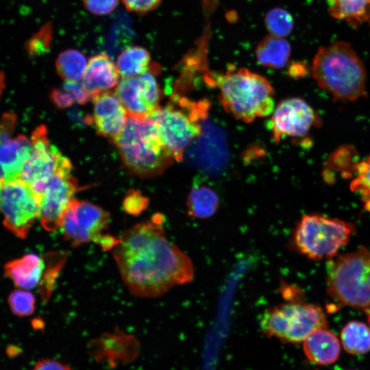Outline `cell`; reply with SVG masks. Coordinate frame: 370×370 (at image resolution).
Listing matches in <instances>:
<instances>
[{"mask_svg": "<svg viewBox=\"0 0 370 370\" xmlns=\"http://www.w3.org/2000/svg\"><path fill=\"white\" fill-rule=\"evenodd\" d=\"M291 45L284 38L269 34L257 45L256 57L263 66L270 69H280L288 61Z\"/></svg>", "mask_w": 370, "mask_h": 370, "instance_id": "cell-20", "label": "cell"}, {"mask_svg": "<svg viewBox=\"0 0 370 370\" xmlns=\"http://www.w3.org/2000/svg\"><path fill=\"white\" fill-rule=\"evenodd\" d=\"M330 14L343 20L354 27L368 21L370 0H327Z\"/></svg>", "mask_w": 370, "mask_h": 370, "instance_id": "cell-21", "label": "cell"}, {"mask_svg": "<svg viewBox=\"0 0 370 370\" xmlns=\"http://www.w3.org/2000/svg\"><path fill=\"white\" fill-rule=\"evenodd\" d=\"M367 314H368V322H369V324L370 325V308L369 310H367Z\"/></svg>", "mask_w": 370, "mask_h": 370, "instance_id": "cell-37", "label": "cell"}, {"mask_svg": "<svg viewBox=\"0 0 370 370\" xmlns=\"http://www.w3.org/2000/svg\"><path fill=\"white\" fill-rule=\"evenodd\" d=\"M44 267L42 258L36 254H28L8 262L4 270L16 286L29 289L39 284Z\"/></svg>", "mask_w": 370, "mask_h": 370, "instance_id": "cell-19", "label": "cell"}, {"mask_svg": "<svg viewBox=\"0 0 370 370\" xmlns=\"http://www.w3.org/2000/svg\"><path fill=\"white\" fill-rule=\"evenodd\" d=\"M32 370H72L66 363L49 358H42L37 361Z\"/></svg>", "mask_w": 370, "mask_h": 370, "instance_id": "cell-35", "label": "cell"}, {"mask_svg": "<svg viewBox=\"0 0 370 370\" xmlns=\"http://www.w3.org/2000/svg\"><path fill=\"white\" fill-rule=\"evenodd\" d=\"M112 250L124 283L136 296L158 297L193 280V264L167 240L161 214L125 231Z\"/></svg>", "mask_w": 370, "mask_h": 370, "instance_id": "cell-1", "label": "cell"}, {"mask_svg": "<svg viewBox=\"0 0 370 370\" xmlns=\"http://www.w3.org/2000/svg\"><path fill=\"white\" fill-rule=\"evenodd\" d=\"M336 370H341V369H340L337 368V369H336Z\"/></svg>", "mask_w": 370, "mask_h": 370, "instance_id": "cell-39", "label": "cell"}, {"mask_svg": "<svg viewBox=\"0 0 370 370\" xmlns=\"http://www.w3.org/2000/svg\"><path fill=\"white\" fill-rule=\"evenodd\" d=\"M116 65L106 53L90 58L83 77V85L87 92L93 97L114 87L119 81Z\"/></svg>", "mask_w": 370, "mask_h": 370, "instance_id": "cell-17", "label": "cell"}, {"mask_svg": "<svg viewBox=\"0 0 370 370\" xmlns=\"http://www.w3.org/2000/svg\"><path fill=\"white\" fill-rule=\"evenodd\" d=\"M128 11L138 14H145L156 9L161 3V0H122Z\"/></svg>", "mask_w": 370, "mask_h": 370, "instance_id": "cell-32", "label": "cell"}, {"mask_svg": "<svg viewBox=\"0 0 370 370\" xmlns=\"http://www.w3.org/2000/svg\"><path fill=\"white\" fill-rule=\"evenodd\" d=\"M109 219L110 214L101 207L74 199L63 216L60 228L65 239L74 246L94 242L109 250L119 241V238L104 233Z\"/></svg>", "mask_w": 370, "mask_h": 370, "instance_id": "cell-8", "label": "cell"}, {"mask_svg": "<svg viewBox=\"0 0 370 370\" xmlns=\"http://www.w3.org/2000/svg\"><path fill=\"white\" fill-rule=\"evenodd\" d=\"M86 10L97 16L110 14L119 5V0H82Z\"/></svg>", "mask_w": 370, "mask_h": 370, "instance_id": "cell-30", "label": "cell"}, {"mask_svg": "<svg viewBox=\"0 0 370 370\" xmlns=\"http://www.w3.org/2000/svg\"><path fill=\"white\" fill-rule=\"evenodd\" d=\"M40 198L20 179L0 187V212L3 225L15 236L25 238L39 213Z\"/></svg>", "mask_w": 370, "mask_h": 370, "instance_id": "cell-10", "label": "cell"}, {"mask_svg": "<svg viewBox=\"0 0 370 370\" xmlns=\"http://www.w3.org/2000/svg\"><path fill=\"white\" fill-rule=\"evenodd\" d=\"M112 140L125 166L139 177L158 175L174 160L163 144L158 127L151 116H127L124 129Z\"/></svg>", "mask_w": 370, "mask_h": 370, "instance_id": "cell-4", "label": "cell"}, {"mask_svg": "<svg viewBox=\"0 0 370 370\" xmlns=\"http://www.w3.org/2000/svg\"><path fill=\"white\" fill-rule=\"evenodd\" d=\"M209 81L218 88L224 109L246 123L272 114L274 90L264 77L245 68L224 73H208Z\"/></svg>", "mask_w": 370, "mask_h": 370, "instance_id": "cell-3", "label": "cell"}, {"mask_svg": "<svg viewBox=\"0 0 370 370\" xmlns=\"http://www.w3.org/2000/svg\"><path fill=\"white\" fill-rule=\"evenodd\" d=\"M149 201L138 190H132L125 196L123 200V208L130 214L137 215L146 209Z\"/></svg>", "mask_w": 370, "mask_h": 370, "instance_id": "cell-29", "label": "cell"}, {"mask_svg": "<svg viewBox=\"0 0 370 370\" xmlns=\"http://www.w3.org/2000/svg\"><path fill=\"white\" fill-rule=\"evenodd\" d=\"M31 145L19 179L32 188L46 182L60 170L72 166L70 160L49 143L45 125H40L33 132Z\"/></svg>", "mask_w": 370, "mask_h": 370, "instance_id": "cell-12", "label": "cell"}, {"mask_svg": "<svg viewBox=\"0 0 370 370\" xmlns=\"http://www.w3.org/2000/svg\"><path fill=\"white\" fill-rule=\"evenodd\" d=\"M271 114V130L275 142L285 136L303 137L312 127L319 124L312 107L299 97L281 101Z\"/></svg>", "mask_w": 370, "mask_h": 370, "instance_id": "cell-14", "label": "cell"}, {"mask_svg": "<svg viewBox=\"0 0 370 370\" xmlns=\"http://www.w3.org/2000/svg\"><path fill=\"white\" fill-rule=\"evenodd\" d=\"M35 302L34 296L27 291H14L8 297V304L12 311L20 317L32 314L35 309Z\"/></svg>", "mask_w": 370, "mask_h": 370, "instance_id": "cell-28", "label": "cell"}, {"mask_svg": "<svg viewBox=\"0 0 370 370\" xmlns=\"http://www.w3.org/2000/svg\"><path fill=\"white\" fill-rule=\"evenodd\" d=\"M312 72L318 86L336 101H354L367 95L365 66L344 41L319 48L312 61Z\"/></svg>", "mask_w": 370, "mask_h": 370, "instance_id": "cell-2", "label": "cell"}, {"mask_svg": "<svg viewBox=\"0 0 370 370\" xmlns=\"http://www.w3.org/2000/svg\"><path fill=\"white\" fill-rule=\"evenodd\" d=\"M191 105L186 99L174 98L150 115L163 144L177 161L182 160L185 149L201 132L198 116L191 110Z\"/></svg>", "mask_w": 370, "mask_h": 370, "instance_id": "cell-9", "label": "cell"}, {"mask_svg": "<svg viewBox=\"0 0 370 370\" xmlns=\"http://www.w3.org/2000/svg\"><path fill=\"white\" fill-rule=\"evenodd\" d=\"M115 94L127 114L137 118L150 116L159 107L161 98V91L150 68L139 75L123 78L118 84Z\"/></svg>", "mask_w": 370, "mask_h": 370, "instance_id": "cell-13", "label": "cell"}, {"mask_svg": "<svg viewBox=\"0 0 370 370\" xmlns=\"http://www.w3.org/2000/svg\"><path fill=\"white\" fill-rule=\"evenodd\" d=\"M357 175L350 184L351 190L358 193L365 203V208L370 211V157L356 166Z\"/></svg>", "mask_w": 370, "mask_h": 370, "instance_id": "cell-27", "label": "cell"}, {"mask_svg": "<svg viewBox=\"0 0 370 370\" xmlns=\"http://www.w3.org/2000/svg\"><path fill=\"white\" fill-rule=\"evenodd\" d=\"M264 25L269 34L285 38L291 33L294 20L287 10L282 8H274L266 14Z\"/></svg>", "mask_w": 370, "mask_h": 370, "instance_id": "cell-26", "label": "cell"}, {"mask_svg": "<svg viewBox=\"0 0 370 370\" xmlns=\"http://www.w3.org/2000/svg\"><path fill=\"white\" fill-rule=\"evenodd\" d=\"M260 325L269 337L283 343H298L314 331L326 328L328 322L319 306L294 301L266 310L261 315Z\"/></svg>", "mask_w": 370, "mask_h": 370, "instance_id": "cell-6", "label": "cell"}, {"mask_svg": "<svg viewBox=\"0 0 370 370\" xmlns=\"http://www.w3.org/2000/svg\"><path fill=\"white\" fill-rule=\"evenodd\" d=\"M86 66V59L83 53L73 49L62 51L56 61L58 74L66 81L83 79Z\"/></svg>", "mask_w": 370, "mask_h": 370, "instance_id": "cell-25", "label": "cell"}, {"mask_svg": "<svg viewBox=\"0 0 370 370\" xmlns=\"http://www.w3.org/2000/svg\"><path fill=\"white\" fill-rule=\"evenodd\" d=\"M150 54L139 46L129 47L118 56L116 67L119 74L124 78L139 75L149 69Z\"/></svg>", "mask_w": 370, "mask_h": 370, "instance_id": "cell-23", "label": "cell"}, {"mask_svg": "<svg viewBox=\"0 0 370 370\" xmlns=\"http://www.w3.org/2000/svg\"><path fill=\"white\" fill-rule=\"evenodd\" d=\"M327 292L354 308H370V250L365 247L338 256L329 267Z\"/></svg>", "mask_w": 370, "mask_h": 370, "instance_id": "cell-5", "label": "cell"}, {"mask_svg": "<svg viewBox=\"0 0 370 370\" xmlns=\"http://www.w3.org/2000/svg\"><path fill=\"white\" fill-rule=\"evenodd\" d=\"M52 102L59 108L64 109L73 104L75 101L71 94L66 90L53 88L50 94Z\"/></svg>", "mask_w": 370, "mask_h": 370, "instance_id": "cell-34", "label": "cell"}, {"mask_svg": "<svg viewBox=\"0 0 370 370\" xmlns=\"http://www.w3.org/2000/svg\"><path fill=\"white\" fill-rule=\"evenodd\" d=\"M341 338L345 351L352 354H363L370 350V330L363 323L352 321L341 330Z\"/></svg>", "mask_w": 370, "mask_h": 370, "instance_id": "cell-24", "label": "cell"}, {"mask_svg": "<svg viewBox=\"0 0 370 370\" xmlns=\"http://www.w3.org/2000/svg\"><path fill=\"white\" fill-rule=\"evenodd\" d=\"M51 38V27L46 25L32 38L29 42V53L32 55H38L45 51L49 47Z\"/></svg>", "mask_w": 370, "mask_h": 370, "instance_id": "cell-31", "label": "cell"}, {"mask_svg": "<svg viewBox=\"0 0 370 370\" xmlns=\"http://www.w3.org/2000/svg\"><path fill=\"white\" fill-rule=\"evenodd\" d=\"M64 90L72 95L75 101L79 104L86 103L91 97L86 90L82 83L75 81H66Z\"/></svg>", "mask_w": 370, "mask_h": 370, "instance_id": "cell-33", "label": "cell"}, {"mask_svg": "<svg viewBox=\"0 0 370 370\" xmlns=\"http://www.w3.org/2000/svg\"><path fill=\"white\" fill-rule=\"evenodd\" d=\"M16 119L12 113L3 114L0 122V180H18L31 151V140L19 135L11 138Z\"/></svg>", "mask_w": 370, "mask_h": 370, "instance_id": "cell-15", "label": "cell"}, {"mask_svg": "<svg viewBox=\"0 0 370 370\" xmlns=\"http://www.w3.org/2000/svg\"><path fill=\"white\" fill-rule=\"evenodd\" d=\"M368 21L369 23V25H370V14H369V19H368Z\"/></svg>", "mask_w": 370, "mask_h": 370, "instance_id": "cell-38", "label": "cell"}, {"mask_svg": "<svg viewBox=\"0 0 370 370\" xmlns=\"http://www.w3.org/2000/svg\"><path fill=\"white\" fill-rule=\"evenodd\" d=\"M5 87V75L3 72L0 71V97Z\"/></svg>", "mask_w": 370, "mask_h": 370, "instance_id": "cell-36", "label": "cell"}, {"mask_svg": "<svg viewBox=\"0 0 370 370\" xmlns=\"http://www.w3.org/2000/svg\"><path fill=\"white\" fill-rule=\"evenodd\" d=\"M303 342L306 356L315 364H331L339 356V341L334 333L326 328L314 331Z\"/></svg>", "mask_w": 370, "mask_h": 370, "instance_id": "cell-18", "label": "cell"}, {"mask_svg": "<svg viewBox=\"0 0 370 370\" xmlns=\"http://www.w3.org/2000/svg\"><path fill=\"white\" fill-rule=\"evenodd\" d=\"M219 206L215 191L206 185L194 186L187 197L186 207L189 216L206 219L215 214Z\"/></svg>", "mask_w": 370, "mask_h": 370, "instance_id": "cell-22", "label": "cell"}, {"mask_svg": "<svg viewBox=\"0 0 370 370\" xmlns=\"http://www.w3.org/2000/svg\"><path fill=\"white\" fill-rule=\"evenodd\" d=\"M354 230L352 223L304 214L295 230L293 242L297 250L311 260L330 259L348 243Z\"/></svg>", "mask_w": 370, "mask_h": 370, "instance_id": "cell-7", "label": "cell"}, {"mask_svg": "<svg viewBox=\"0 0 370 370\" xmlns=\"http://www.w3.org/2000/svg\"><path fill=\"white\" fill-rule=\"evenodd\" d=\"M32 190L40 196L38 219L47 231L60 228L63 216L79 188L71 171H58Z\"/></svg>", "mask_w": 370, "mask_h": 370, "instance_id": "cell-11", "label": "cell"}, {"mask_svg": "<svg viewBox=\"0 0 370 370\" xmlns=\"http://www.w3.org/2000/svg\"><path fill=\"white\" fill-rule=\"evenodd\" d=\"M97 133L113 139L124 129L127 113L115 93L106 91L92 97Z\"/></svg>", "mask_w": 370, "mask_h": 370, "instance_id": "cell-16", "label": "cell"}]
</instances>
